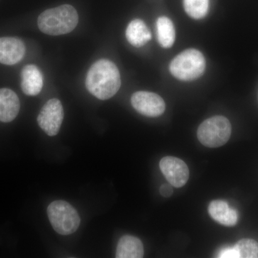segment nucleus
<instances>
[{"label":"nucleus","mask_w":258,"mask_h":258,"mask_svg":"<svg viewBox=\"0 0 258 258\" xmlns=\"http://www.w3.org/2000/svg\"><path fill=\"white\" fill-rule=\"evenodd\" d=\"M121 81L118 68L111 61L101 59L90 68L86 79L88 91L100 100L112 98L120 89Z\"/></svg>","instance_id":"f257e3e1"},{"label":"nucleus","mask_w":258,"mask_h":258,"mask_svg":"<svg viewBox=\"0 0 258 258\" xmlns=\"http://www.w3.org/2000/svg\"><path fill=\"white\" fill-rule=\"evenodd\" d=\"M79 15L74 7L63 5L44 11L39 16L37 25L47 35H66L74 30L79 24Z\"/></svg>","instance_id":"f03ea898"},{"label":"nucleus","mask_w":258,"mask_h":258,"mask_svg":"<svg viewBox=\"0 0 258 258\" xmlns=\"http://www.w3.org/2000/svg\"><path fill=\"white\" fill-rule=\"evenodd\" d=\"M205 68L206 60L203 54L195 49H187L171 60L169 71L176 79L190 81L199 79Z\"/></svg>","instance_id":"7ed1b4c3"},{"label":"nucleus","mask_w":258,"mask_h":258,"mask_svg":"<svg viewBox=\"0 0 258 258\" xmlns=\"http://www.w3.org/2000/svg\"><path fill=\"white\" fill-rule=\"evenodd\" d=\"M47 216L56 232L69 235L79 229L81 218L76 209L67 202L56 200L47 208Z\"/></svg>","instance_id":"20e7f679"},{"label":"nucleus","mask_w":258,"mask_h":258,"mask_svg":"<svg viewBox=\"0 0 258 258\" xmlns=\"http://www.w3.org/2000/svg\"><path fill=\"white\" fill-rule=\"evenodd\" d=\"M232 126L225 116L216 115L205 120L199 126L198 138L200 143L209 148L225 145L230 138Z\"/></svg>","instance_id":"39448f33"},{"label":"nucleus","mask_w":258,"mask_h":258,"mask_svg":"<svg viewBox=\"0 0 258 258\" xmlns=\"http://www.w3.org/2000/svg\"><path fill=\"white\" fill-rule=\"evenodd\" d=\"M63 118L62 103L57 98H52L42 107L37 116V123L45 134L54 137L58 134Z\"/></svg>","instance_id":"423d86ee"},{"label":"nucleus","mask_w":258,"mask_h":258,"mask_svg":"<svg viewBox=\"0 0 258 258\" xmlns=\"http://www.w3.org/2000/svg\"><path fill=\"white\" fill-rule=\"evenodd\" d=\"M131 101L136 111L145 116L158 117L165 111V102L157 93L138 91L134 93Z\"/></svg>","instance_id":"0eeeda50"},{"label":"nucleus","mask_w":258,"mask_h":258,"mask_svg":"<svg viewBox=\"0 0 258 258\" xmlns=\"http://www.w3.org/2000/svg\"><path fill=\"white\" fill-rule=\"evenodd\" d=\"M161 172L169 184L176 188L184 186L189 177V170L184 161L179 158H162L159 164Z\"/></svg>","instance_id":"6e6552de"},{"label":"nucleus","mask_w":258,"mask_h":258,"mask_svg":"<svg viewBox=\"0 0 258 258\" xmlns=\"http://www.w3.org/2000/svg\"><path fill=\"white\" fill-rule=\"evenodd\" d=\"M25 44L16 37H0V63L13 66L20 62L25 56Z\"/></svg>","instance_id":"1a4fd4ad"},{"label":"nucleus","mask_w":258,"mask_h":258,"mask_svg":"<svg viewBox=\"0 0 258 258\" xmlns=\"http://www.w3.org/2000/svg\"><path fill=\"white\" fill-rule=\"evenodd\" d=\"M21 88L25 94L35 96L41 92L43 77L41 71L35 64L25 66L21 73Z\"/></svg>","instance_id":"9d476101"},{"label":"nucleus","mask_w":258,"mask_h":258,"mask_svg":"<svg viewBox=\"0 0 258 258\" xmlns=\"http://www.w3.org/2000/svg\"><path fill=\"white\" fill-rule=\"evenodd\" d=\"M20 102L16 93L9 88L0 89V121L8 123L16 118Z\"/></svg>","instance_id":"9b49d317"},{"label":"nucleus","mask_w":258,"mask_h":258,"mask_svg":"<svg viewBox=\"0 0 258 258\" xmlns=\"http://www.w3.org/2000/svg\"><path fill=\"white\" fill-rule=\"evenodd\" d=\"M208 212L213 220L222 225L232 227L237 223V212L222 200L212 201L209 205Z\"/></svg>","instance_id":"f8f14e48"},{"label":"nucleus","mask_w":258,"mask_h":258,"mask_svg":"<svg viewBox=\"0 0 258 258\" xmlns=\"http://www.w3.org/2000/svg\"><path fill=\"white\" fill-rule=\"evenodd\" d=\"M125 37L131 45L141 47L152 39V34L144 21L136 19L128 24L125 30Z\"/></svg>","instance_id":"ddd939ff"},{"label":"nucleus","mask_w":258,"mask_h":258,"mask_svg":"<svg viewBox=\"0 0 258 258\" xmlns=\"http://www.w3.org/2000/svg\"><path fill=\"white\" fill-rule=\"evenodd\" d=\"M144 254L143 244L139 238L132 235L120 237L117 245L115 257L142 258Z\"/></svg>","instance_id":"4468645a"},{"label":"nucleus","mask_w":258,"mask_h":258,"mask_svg":"<svg viewBox=\"0 0 258 258\" xmlns=\"http://www.w3.org/2000/svg\"><path fill=\"white\" fill-rule=\"evenodd\" d=\"M157 37L159 44L164 48L174 45L176 38L175 28L170 19L161 17L157 22Z\"/></svg>","instance_id":"2eb2a0df"},{"label":"nucleus","mask_w":258,"mask_h":258,"mask_svg":"<svg viewBox=\"0 0 258 258\" xmlns=\"http://www.w3.org/2000/svg\"><path fill=\"white\" fill-rule=\"evenodd\" d=\"M184 8L189 16L199 20L208 14L209 0H184Z\"/></svg>","instance_id":"dca6fc26"},{"label":"nucleus","mask_w":258,"mask_h":258,"mask_svg":"<svg viewBox=\"0 0 258 258\" xmlns=\"http://www.w3.org/2000/svg\"><path fill=\"white\" fill-rule=\"evenodd\" d=\"M239 258L258 257V243L251 239H242L234 246Z\"/></svg>","instance_id":"f3484780"},{"label":"nucleus","mask_w":258,"mask_h":258,"mask_svg":"<svg viewBox=\"0 0 258 258\" xmlns=\"http://www.w3.org/2000/svg\"><path fill=\"white\" fill-rule=\"evenodd\" d=\"M219 257L221 258H239L238 253L235 247H229L222 249L219 254Z\"/></svg>","instance_id":"a211bd4d"},{"label":"nucleus","mask_w":258,"mask_h":258,"mask_svg":"<svg viewBox=\"0 0 258 258\" xmlns=\"http://www.w3.org/2000/svg\"><path fill=\"white\" fill-rule=\"evenodd\" d=\"M160 193L164 198H169L172 195L173 189L171 185L164 184L160 187Z\"/></svg>","instance_id":"6ab92c4d"}]
</instances>
